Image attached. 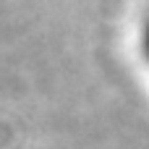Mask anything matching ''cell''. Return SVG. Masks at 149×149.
<instances>
[{"label":"cell","instance_id":"obj_1","mask_svg":"<svg viewBox=\"0 0 149 149\" xmlns=\"http://www.w3.org/2000/svg\"><path fill=\"white\" fill-rule=\"evenodd\" d=\"M139 47H141V55H144V60L149 63V13H147V18H144V24H141V34H139Z\"/></svg>","mask_w":149,"mask_h":149}]
</instances>
